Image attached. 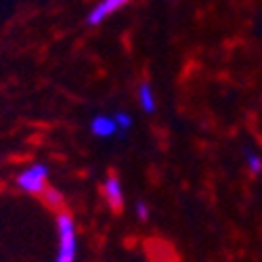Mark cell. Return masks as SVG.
<instances>
[{
	"label": "cell",
	"instance_id": "obj_3",
	"mask_svg": "<svg viewBox=\"0 0 262 262\" xmlns=\"http://www.w3.org/2000/svg\"><path fill=\"white\" fill-rule=\"evenodd\" d=\"M103 198L109 204L112 212H122L124 208V191H122V183L118 179V174H109L103 185Z\"/></svg>",
	"mask_w": 262,
	"mask_h": 262
},
{
	"label": "cell",
	"instance_id": "obj_2",
	"mask_svg": "<svg viewBox=\"0 0 262 262\" xmlns=\"http://www.w3.org/2000/svg\"><path fill=\"white\" fill-rule=\"evenodd\" d=\"M47 179H49V166L36 162L17 177V187L26 193H42L47 189Z\"/></svg>",
	"mask_w": 262,
	"mask_h": 262
},
{
	"label": "cell",
	"instance_id": "obj_6",
	"mask_svg": "<svg viewBox=\"0 0 262 262\" xmlns=\"http://www.w3.org/2000/svg\"><path fill=\"white\" fill-rule=\"evenodd\" d=\"M137 95H139V103L143 107V112L145 114H154L156 112V97H154V91H151V84L143 82L139 86V93Z\"/></svg>",
	"mask_w": 262,
	"mask_h": 262
},
{
	"label": "cell",
	"instance_id": "obj_10",
	"mask_svg": "<svg viewBox=\"0 0 262 262\" xmlns=\"http://www.w3.org/2000/svg\"><path fill=\"white\" fill-rule=\"evenodd\" d=\"M135 212H137V218H139L141 223H147V221H149V214H151V212H149V206H147L143 200H141V202H137Z\"/></svg>",
	"mask_w": 262,
	"mask_h": 262
},
{
	"label": "cell",
	"instance_id": "obj_4",
	"mask_svg": "<svg viewBox=\"0 0 262 262\" xmlns=\"http://www.w3.org/2000/svg\"><path fill=\"white\" fill-rule=\"evenodd\" d=\"M128 3H130V0H101V3L89 13V17H86V24H89V26H99L112 13L124 9Z\"/></svg>",
	"mask_w": 262,
	"mask_h": 262
},
{
	"label": "cell",
	"instance_id": "obj_1",
	"mask_svg": "<svg viewBox=\"0 0 262 262\" xmlns=\"http://www.w3.org/2000/svg\"><path fill=\"white\" fill-rule=\"evenodd\" d=\"M57 231H59V252L55 262H76L78 256V237L74 218L68 212H59L57 216Z\"/></svg>",
	"mask_w": 262,
	"mask_h": 262
},
{
	"label": "cell",
	"instance_id": "obj_9",
	"mask_svg": "<svg viewBox=\"0 0 262 262\" xmlns=\"http://www.w3.org/2000/svg\"><path fill=\"white\" fill-rule=\"evenodd\" d=\"M114 120H116V124H118V128H120V137H124L126 130L133 126V118H130L126 112H118V114L114 116Z\"/></svg>",
	"mask_w": 262,
	"mask_h": 262
},
{
	"label": "cell",
	"instance_id": "obj_7",
	"mask_svg": "<svg viewBox=\"0 0 262 262\" xmlns=\"http://www.w3.org/2000/svg\"><path fill=\"white\" fill-rule=\"evenodd\" d=\"M244 158H246V166H248V170L254 174V177H258V174H262V158L256 154V151H252V149H244Z\"/></svg>",
	"mask_w": 262,
	"mask_h": 262
},
{
	"label": "cell",
	"instance_id": "obj_5",
	"mask_svg": "<svg viewBox=\"0 0 262 262\" xmlns=\"http://www.w3.org/2000/svg\"><path fill=\"white\" fill-rule=\"evenodd\" d=\"M91 133H93L95 137L107 139V137L120 135V128H118V124H116V120H114V118L97 116V118H93V122H91Z\"/></svg>",
	"mask_w": 262,
	"mask_h": 262
},
{
	"label": "cell",
	"instance_id": "obj_8",
	"mask_svg": "<svg viewBox=\"0 0 262 262\" xmlns=\"http://www.w3.org/2000/svg\"><path fill=\"white\" fill-rule=\"evenodd\" d=\"M42 195H45V202H47L51 208H55V210H59V208L65 206L63 193H61L59 189H55V187H47L45 191H42Z\"/></svg>",
	"mask_w": 262,
	"mask_h": 262
}]
</instances>
